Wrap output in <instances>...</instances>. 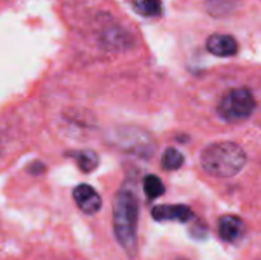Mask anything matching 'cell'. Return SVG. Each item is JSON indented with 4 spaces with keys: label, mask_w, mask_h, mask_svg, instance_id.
I'll list each match as a JSON object with an SVG mask.
<instances>
[{
    "label": "cell",
    "mask_w": 261,
    "mask_h": 260,
    "mask_svg": "<svg viewBox=\"0 0 261 260\" xmlns=\"http://www.w3.org/2000/svg\"><path fill=\"white\" fill-rule=\"evenodd\" d=\"M139 199L132 187H121L113 199V231L119 247L128 257L138 253Z\"/></svg>",
    "instance_id": "obj_1"
},
{
    "label": "cell",
    "mask_w": 261,
    "mask_h": 260,
    "mask_svg": "<svg viewBox=\"0 0 261 260\" xmlns=\"http://www.w3.org/2000/svg\"><path fill=\"white\" fill-rule=\"evenodd\" d=\"M246 152L236 143L220 141L210 144L200 155L203 170L216 178H232L246 166Z\"/></svg>",
    "instance_id": "obj_2"
},
{
    "label": "cell",
    "mask_w": 261,
    "mask_h": 260,
    "mask_svg": "<svg viewBox=\"0 0 261 260\" xmlns=\"http://www.w3.org/2000/svg\"><path fill=\"white\" fill-rule=\"evenodd\" d=\"M107 139L119 150L142 158H150L154 153L156 147L150 133L133 126H122L110 130Z\"/></svg>",
    "instance_id": "obj_3"
},
{
    "label": "cell",
    "mask_w": 261,
    "mask_h": 260,
    "mask_svg": "<svg viewBox=\"0 0 261 260\" xmlns=\"http://www.w3.org/2000/svg\"><path fill=\"white\" fill-rule=\"evenodd\" d=\"M255 98L252 95V92L246 87H236L228 90L219 106H217V112L220 115L222 120L228 121V123H240L248 120L252 112L255 110Z\"/></svg>",
    "instance_id": "obj_4"
},
{
    "label": "cell",
    "mask_w": 261,
    "mask_h": 260,
    "mask_svg": "<svg viewBox=\"0 0 261 260\" xmlns=\"http://www.w3.org/2000/svg\"><path fill=\"white\" fill-rule=\"evenodd\" d=\"M73 201L76 207L84 213V215H96L101 207H102V199L99 193L89 184H80L73 188L72 192Z\"/></svg>",
    "instance_id": "obj_5"
},
{
    "label": "cell",
    "mask_w": 261,
    "mask_h": 260,
    "mask_svg": "<svg viewBox=\"0 0 261 260\" xmlns=\"http://www.w3.org/2000/svg\"><path fill=\"white\" fill-rule=\"evenodd\" d=\"M151 216L158 222L176 221L180 224H187L194 218V213L188 205H156L151 210Z\"/></svg>",
    "instance_id": "obj_6"
},
{
    "label": "cell",
    "mask_w": 261,
    "mask_h": 260,
    "mask_svg": "<svg viewBox=\"0 0 261 260\" xmlns=\"http://www.w3.org/2000/svg\"><path fill=\"white\" fill-rule=\"evenodd\" d=\"M245 222L234 215H225L219 219V236L229 244L239 242L245 236Z\"/></svg>",
    "instance_id": "obj_7"
},
{
    "label": "cell",
    "mask_w": 261,
    "mask_h": 260,
    "mask_svg": "<svg viewBox=\"0 0 261 260\" xmlns=\"http://www.w3.org/2000/svg\"><path fill=\"white\" fill-rule=\"evenodd\" d=\"M206 49L216 57H234L239 52V43L229 34H213L206 41Z\"/></svg>",
    "instance_id": "obj_8"
},
{
    "label": "cell",
    "mask_w": 261,
    "mask_h": 260,
    "mask_svg": "<svg viewBox=\"0 0 261 260\" xmlns=\"http://www.w3.org/2000/svg\"><path fill=\"white\" fill-rule=\"evenodd\" d=\"M69 156H72L78 166V169L83 172V173H92L98 164H99V156L96 152L93 150H81V152H72V153H67Z\"/></svg>",
    "instance_id": "obj_9"
},
{
    "label": "cell",
    "mask_w": 261,
    "mask_h": 260,
    "mask_svg": "<svg viewBox=\"0 0 261 260\" xmlns=\"http://www.w3.org/2000/svg\"><path fill=\"white\" fill-rule=\"evenodd\" d=\"M133 8L142 17H158L162 12V2L161 0H132Z\"/></svg>",
    "instance_id": "obj_10"
},
{
    "label": "cell",
    "mask_w": 261,
    "mask_h": 260,
    "mask_svg": "<svg viewBox=\"0 0 261 260\" xmlns=\"http://www.w3.org/2000/svg\"><path fill=\"white\" fill-rule=\"evenodd\" d=\"M144 193L148 201H154L165 193V185L162 179L156 175H148L144 178Z\"/></svg>",
    "instance_id": "obj_11"
},
{
    "label": "cell",
    "mask_w": 261,
    "mask_h": 260,
    "mask_svg": "<svg viewBox=\"0 0 261 260\" xmlns=\"http://www.w3.org/2000/svg\"><path fill=\"white\" fill-rule=\"evenodd\" d=\"M184 155L174 149V147H170L164 152L162 155V169L167 170V172H174V170H179L182 166H184Z\"/></svg>",
    "instance_id": "obj_12"
},
{
    "label": "cell",
    "mask_w": 261,
    "mask_h": 260,
    "mask_svg": "<svg viewBox=\"0 0 261 260\" xmlns=\"http://www.w3.org/2000/svg\"><path fill=\"white\" fill-rule=\"evenodd\" d=\"M177 260H187V259H177Z\"/></svg>",
    "instance_id": "obj_13"
}]
</instances>
